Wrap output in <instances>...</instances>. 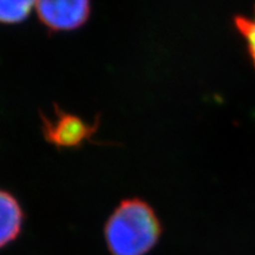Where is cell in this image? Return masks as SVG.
Listing matches in <instances>:
<instances>
[{"instance_id": "2", "label": "cell", "mask_w": 255, "mask_h": 255, "mask_svg": "<svg viewBox=\"0 0 255 255\" xmlns=\"http://www.w3.org/2000/svg\"><path fill=\"white\" fill-rule=\"evenodd\" d=\"M36 9L40 21L53 31H71L89 19L90 0H37Z\"/></svg>"}, {"instance_id": "5", "label": "cell", "mask_w": 255, "mask_h": 255, "mask_svg": "<svg viewBox=\"0 0 255 255\" xmlns=\"http://www.w3.org/2000/svg\"><path fill=\"white\" fill-rule=\"evenodd\" d=\"M37 0H0V23L18 24L25 20Z\"/></svg>"}, {"instance_id": "3", "label": "cell", "mask_w": 255, "mask_h": 255, "mask_svg": "<svg viewBox=\"0 0 255 255\" xmlns=\"http://www.w3.org/2000/svg\"><path fill=\"white\" fill-rule=\"evenodd\" d=\"M97 124H89L76 115L55 108V119L43 116V133L49 143L60 148H75L89 141Z\"/></svg>"}, {"instance_id": "4", "label": "cell", "mask_w": 255, "mask_h": 255, "mask_svg": "<svg viewBox=\"0 0 255 255\" xmlns=\"http://www.w3.org/2000/svg\"><path fill=\"white\" fill-rule=\"evenodd\" d=\"M24 213L17 199L5 190H0V248L7 246L20 234Z\"/></svg>"}, {"instance_id": "1", "label": "cell", "mask_w": 255, "mask_h": 255, "mask_svg": "<svg viewBox=\"0 0 255 255\" xmlns=\"http://www.w3.org/2000/svg\"><path fill=\"white\" fill-rule=\"evenodd\" d=\"M161 235L157 214L141 199L123 200L104 226L105 244L111 255H146Z\"/></svg>"}, {"instance_id": "6", "label": "cell", "mask_w": 255, "mask_h": 255, "mask_svg": "<svg viewBox=\"0 0 255 255\" xmlns=\"http://www.w3.org/2000/svg\"><path fill=\"white\" fill-rule=\"evenodd\" d=\"M234 23L241 36L246 40L248 52L255 66V9L252 17H237Z\"/></svg>"}]
</instances>
